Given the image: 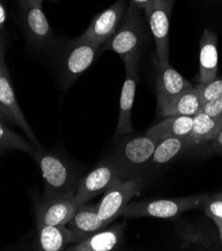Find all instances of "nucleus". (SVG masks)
I'll return each mask as SVG.
<instances>
[{
    "label": "nucleus",
    "instance_id": "6",
    "mask_svg": "<svg viewBox=\"0 0 222 251\" xmlns=\"http://www.w3.org/2000/svg\"><path fill=\"white\" fill-rule=\"evenodd\" d=\"M173 0H154L144 9L151 30L158 65L169 63V27Z\"/></svg>",
    "mask_w": 222,
    "mask_h": 251
},
{
    "label": "nucleus",
    "instance_id": "18",
    "mask_svg": "<svg viewBox=\"0 0 222 251\" xmlns=\"http://www.w3.org/2000/svg\"><path fill=\"white\" fill-rule=\"evenodd\" d=\"M35 248L40 251L66 250L74 238L66 225H42L36 226Z\"/></svg>",
    "mask_w": 222,
    "mask_h": 251
},
{
    "label": "nucleus",
    "instance_id": "4",
    "mask_svg": "<svg viewBox=\"0 0 222 251\" xmlns=\"http://www.w3.org/2000/svg\"><path fill=\"white\" fill-rule=\"evenodd\" d=\"M129 178L125 170L113 158L98 163L79 180L74 200L78 205L86 203L95 196L104 193L117 182Z\"/></svg>",
    "mask_w": 222,
    "mask_h": 251
},
{
    "label": "nucleus",
    "instance_id": "17",
    "mask_svg": "<svg viewBox=\"0 0 222 251\" xmlns=\"http://www.w3.org/2000/svg\"><path fill=\"white\" fill-rule=\"evenodd\" d=\"M217 35L208 29L203 31L199 49V82H208L217 77Z\"/></svg>",
    "mask_w": 222,
    "mask_h": 251
},
{
    "label": "nucleus",
    "instance_id": "24",
    "mask_svg": "<svg viewBox=\"0 0 222 251\" xmlns=\"http://www.w3.org/2000/svg\"><path fill=\"white\" fill-rule=\"evenodd\" d=\"M198 90L202 105L212 99L222 96V76L208 82H199L195 86Z\"/></svg>",
    "mask_w": 222,
    "mask_h": 251
},
{
    "label": "nucleus",
    "instance_id": "25",
    "mask_svg": "<svg viewBox=\"0 0 222 251\" xmlns=\"http://www.w3.org/2000/svg\"><path fill=\"white\" fill-rule=\"evenodd\" d=\"M203 207L206 215L213 221L222 219V197L220 193L208 197Z\"/></svg>",
    "mask_w": 222,
    "mask_h": 251
},
{
    "label": "nucleus",
    "instance_id": "27",
    "mask_svg": "<svg viewBox=\"0 0 222 251\" xmlns=\"http://www.w3.org/2000/svg\"><path fill=\"white\" fill-rule=\"evenodd\" d=\"M7 65L5 63V42L0 33V72L7 71Z\"/></svg>",
    "mask_w": 222,
    "mask_h": 251
},
{
    "label": "nucleus",
    "instance_id": "5",
    "mask_svg": "<svg viewBox=\"0 0 222 251\" xmlns=\"http://www.w3.org/2000/svg\"><path fill=\"white\" fill-rule=\"evenodd\" d=\"M137 8L135 4L130 2L119 27L101 46V51L109 50L121 57L140 52L145 41V28Z\"/></svg>",
    "mask_w": 222,
    "mask_h": 251
},
{
    "label": "nucleus",
    "instance_id": "15",
    "mask_svg": "<svg viewBox=\"0 0 222 251\" xmlns=\"http://www.w3.org/2000/svg\"><path fill=\"white\" fill-rule=\"evenodd\" d=\"M67 227L73 235L74 243H76L107 227V225L98 216L97 204L86 202L78 206L71 220L67 223Z\"/></svg>",
    "mask_w": 222,
    "mask_h": 251
},
{
    "label": "nucleus",
    "instance_id": "21",
    "mask_svg": "<svg viewBox=\"0 0 222 251\" xmlns=\"http://www.w3.org/2000/svg\"><path fill=\"white\" fill-rule=\"evenodd\" d=\"M222 128V113L217 116H209L198 112L193 116L192 129L188 136L191 145H199L214 139Z\"/></svg>",
    "mask_w": 222,
    "mask_h": 251
},
{
    "label": "nucleus",
    "instance_id": "28",
    "mask_svg": "<svg viewBox=\"0 0 222 251\" xmlns=\"http://www.w3.org/2000/svg\"><path fill=\"white\" fill-rule=\"evenodd\" d=\"M212 148L214 151L220 155H222V128L219 130L214 139L211 140Z\"/></svg>",
    "mask_w": 222,
    "mask_h": 251
},
{
    "label": "nucleus",
    "instance_id": "31",
    "mask_svg": "<svg viewBox=\"0 0 222 251\" xmlns=\"http://www.w3.org/2000/svg\"><path fill=\"white\" fill-rule=\"evenodd\" d=\"M215 225L217 226L218 230H219V234H220V239H221V243H222V219L221 220H217L214 221Z\"/></svg>",
    "mask_w": 222,
    "mask_h": 251
},
{
    "label": "nucleus",
    "instance_id": "20",
    "mask_svg": "<svg viewBox=\"0 0 222 251\" xmlns=\"http://www.w3.org/2000/svg\"><path fill=\"white\" fill-rule=\"evenodd\" d=\"M193 124V116L173 115L167 116L156 123L145 134L156 142L166 137L189 136Z\"/></svg>",
    "mask_w": 222,
    "mask_h": 251
},
{
    "label": "nucleus",
    "instance_id": "14",
    "mask_svg": "<svg viewBox=\"0 0 222 251\" xmlns=\"http://www.w3.org/2000/svg\"><path fill=\"white\" fill-rule=\"evenodd\" d=\"M125 222L105 227L85 239L73 243L66 250L70 251H111L118 248L124 239Z\"/></svg>",
    "mask_w": 222,
    "mask_h": 251
},
{
    "label": "nucleus",
    "instance_id": "19",
    "mask_svg": "<svg viewBox=\"0 0 222 251\" xmlns=\"http://www.w3.org/2000/svg\"><path fill=\"white\" fill-rule=\"evenodd\" d=\"M191 86L192 84L169 63L157 66V102H161L163 100L174 96Z\"/></svg>",
    "mask_w": 222,
    "mask_h": 251
},
{
    "label": "nucleus",
    "instance_id": "3",
    "mask_svg": "<svg viewBox=\"0 0 222 251\" xmlns=\"http://www.w3.org/2000/svg\"><path fill=\"white\" fill-rule=\"evenodd\" d=\"M101 52V45L84 34L72 40L60 58L59 75L63 87H70Z\"/></svg>",
    "mask_w": 222,
    "mask_h": 251
},
{
    "label": "nucleus",
    "instance_id": "2",
    "mask_svg": "<svg viewBox=\"0 0 222 251\" xmlns=\"http://www.w3.org/2000/svg\"><path fill=\"white\" fill-rule=\"evenodd\" d=\"M208 197L209 196L207 194H195L175 199H156L133 201L129 202L120 211L119 216L127 218L176 217L182 212L203 206Z\"/></svg>",
    "mask_w": 222,
    "mask_h": 251
},
{
    "label": "nucleus",
    "instance_id": "16",
    "mask_svg": "<svg viewBox=\"0 0 222 251\" xmlns=\"http://www.w3.org/2000/svg\"><path fill=\"white\" fill-rule=\"evenodd\" d=\"M157 106L163 117L173 115L194 116L200 111L202 103L198 90L192 85L174 96L157 102Z\"/></svg>",
    "mask_w": 222,
    "mask_h": 251
},
{
    "label": "nucleus",
    "instance_id": "23",
    "mask_svg": "<svg viewBox=\"0 0 222 251\" xmlns=\"http://www.w3.org/2000/svg\"><path fill=\"white\" fill-rule=\"evenodd\" d=\"M34 146L16 132L12 131L0 120V154L9 150H20V151L31 153Z\"/></svg>",
    "mask_w": 222,
    "mask_h": 251
},
{
    "label": "nucleus",
    "instance_id": "11",
    "mask_svg": "<svg viewBox=\"0 0 222 251\" xmlns=\"http://www.w3.org/2000/svg\"><path fill=\"white\" fill-rule=\"evenodd\" d=\"M0 115L19 126L34 147H42L19 107L8 70L0 72Z\"/></svg>",
    "mask_w": 222,
    "mask_h": 251
},
{
    "label": "nucleus",
    "instance_id": "8",
    "mask_svg": "<svg viewBox=\"0 0 222 251\" xmlns=\"http://www.w3.org/2000/svg\"><path fill=\"white\" fill-rule=\"evenodd\" d=\"M142 186L139 176H132L114 184L104 192L100 202L97 203L98 216L109 226L114 219L119 217L120 211L140 192Z\"/></svg>",
    "mask_w": 222,
    "mask_h": 251
},
{
    "label": "nucleus",
    "instance_id": "9",
    "mask_svg": "<svg viewBox=\"0 0 222 251\" xmlns=\"http://www.w3.org/2000/svg\"><path fill=\"white\" fill-rule=\"evenodd\" d=\"M157 142L148 135L130 138L123 142L113 158L123 167L129 177L137 176L136 172L149 163Z\"/></svg>",
    "mask_w": 222,
    "mask_h": 251
},
{
    "label": "nucleus",
    "instance_id": "22",
    "mask_svg": "<svg viewBox=\"0 0 222 251\" xmlns=\"http://www.w3.org/2000/svg\"><path fill=\"white\" fill-rule=\"evenodd\" d=\"M189 145H191V142L188 136L163 138L157 142L149 163L157 166L166 164L179 155Z\"/></svg>",
    "mask_w": 222,
    "mask_h": 251
},
{
    "label": "nucleus",
    "instance_id": "10",
    "mask_svg": "<svg viewBox=\"0 0 222 251\" xmlns=\"http://www.w3.org/2000/svg\"><path fill=\"white\" fill-rule=\"evenodd\" d=\"M23 28L26 36L37 47L51 42L52 30L42 9V0H20Z\"/></svg>",
    "mask_w": 222,
    "mask_h": 251
},
{
    "label": "nucleus",
    "instance_id": "7",
    "mask_svg": "<svg viewBox=\"0 0 222 251\" xmlns=\"http://www.w3.org/2000/svg\"><path fill=\"white\" fill-rule=\"evenodd\" d=\"M139 58L140 52L128 54L122 57L125 65V79L124 82H123L120 95L119 116L115 129L116 137L129 134L133 131L131 123V111L138 83Z\"/></svg>",
    "mask_w": 222,
    "mask_h": 251
},
{
    "label": "nucleus",
    "instance_id": "30",
    "mask_svg": "<svg viewBox=\"0 0 222 251\" xmlns=\"http://www.w3.org/2000/svg\"><path fill=\"white\" fill-rule=\"evenodd\" d=\"M154 0H131V2L135 4L138 8L145 9L147 6H149Z\"/></svg>",
    "mask_w": 222,
    "mask_h": 251
},
{
    "label": "nucleus",
    "instance_id": "1",
    "mask_svg": "<svg viewBox=\"0 0 222 251\" xmlns=\"http://www.w3.org/2000/svg\"><path fill=\"white\" fill-rule=\"evenodd\" d=\"M30 155L38 164L44 181L43 199L73 196L79 182L69 163L55 153L34 147Z\"/></svg>",
    "mask_w": 222,
    "mask_h": 251
},
{
    "label": "nucleus",
    "instance_id": "26",
    "mask_svg": "<svg viewBox=\"0 0 222 251\" xmlns=\"http://www.w3.org/2000/svg\"><path fill=\"white\" fill-rule=\"evenodd\" d=\"M199 112H203L209 116H217L222 113V96L217 97L204 103Z\"/></svg>",
    "mask_w": 222,
    "mask_h": 251
},
{
    "label": "nucleus",
    "instance_id": "12",
    "mask_svg": "<svg viewBox=\"0 0 222 251\" xmlns=\"http://www.w3.org/2000/svg\"><path fill=\"white\" fill-rule=\"evenodd\" d=\"M78 206L73 196L43 199L35 209L36 226L67 225Z\"/></svg>",
    "mask_w": 222,
    "mask_h": 251
},
{
    "label": "nucleus",
    "instance_id": "29",
    "mask_svg": "<svg viewBox=\"0 0 222 251\" xmlns=\"http://www.w3.org/2000/svg\"><path fill=\"white\" fill-rule=\"evenodd\" d=\"M6 22V10L2 4V1H0V33L2 32L4 25Z\"/></svg>",
    "mask_w": 222,
    "mask_h": 251
},
{
    "label": "nucleus",
    "instance_id": "32",
    "mask_svg": "<svg viewBox=\"0 0 222 251\" xmlns=\"http://www.w3.org/2000/svg\"><path fill=\"white\" fill-rule=\"evenodd\" d=\"M220 195H221V197H222V193H220Z\"/></svg>",
    "mask_w": 222,
    "mask_h": 251
},
{
    "label": "nucleus",
    "instance_id": "13",
    "mask_svg": "<svg viewBox=\"0 0 222 251\" xmlns=\"http://www.w3.org/2000/svg\"><path fill=\"white\" fill-rule=\"evenodd\" d=\"M124 11V0H117L107 9L93 17L87 30L83 34L102 46L119 27Z\"/></svg>",
    "mask_w": 222,
    "mask_h": 251
},
{
    "label": "nucleus",
    "instance_id": "33",
    "mask_svg": "<svg viewBox=\"0 0 222 251\" xmlns=\"http://www.w3.org/2000/svg\"><path fill=\"white\" fill-rule=\"evenodd\" d=\"M0 1H3V0H0Z\"/></svg>",
    "mask_w": 222,
    "mask_h": 251
}]
</instances>
